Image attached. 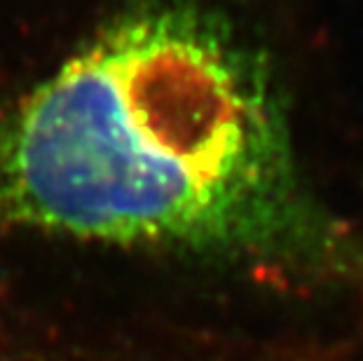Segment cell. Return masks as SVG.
Listing matches in <instances>:
<instances>
[{"label": "cell", "instance_id": "6da1fadb", "mask_svg": "<svg viewBox=\"0 0 363 361\" xmlns=\"http://www.w3.org/2000/svg\"><path fill=\"white\" fill-rule=\"evenodd\" d=\"M0 230L286 267L340 233L258 45L202 0H138L0 106Z\"/></svg>", "mask_w": 363, "mask_h": 361}]
</instances>
